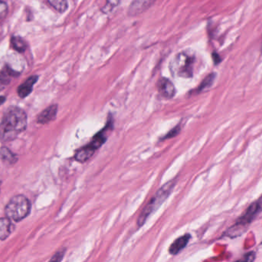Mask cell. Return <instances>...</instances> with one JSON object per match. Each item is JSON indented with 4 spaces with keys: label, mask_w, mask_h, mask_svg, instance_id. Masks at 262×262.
<instances>
[{
    "label": "cell",
    "mask_w": 262,
    "mask_h": 262,
    "mask_svg": "<svg viewBox=\"0 0 262 262\" xmlns=\"http://www.w3.org/2000/svg\"><path fill=\"white\" fill-rule=\"evenodd\" d=\"M27 126V115L18 107H10L6 110L0 123V140L3 142L15 139Z\"/></svg>",
    "instance_id": "obj_1"
},
{
    "label": "cell",
    "mask_w": 262,
    "mask_h": 262,
    "mask_svg": "<svg viewBox=\"0 0 262 262\" xmlns=\"http://www.w3.org/2000/svg\"><path fill=\"white\" fill-rule=\"evenodd\" d=\"M177 184L176 179L171 180L168 182L166 184L163 185L157 192H156L154 196L149 200V203L145 206L143 210L142 211L141 214L137 219V226L141 227L146 223L148 217L154 212L157 210L160 207L162 204L166 201V198L170 195L173 191L174 187Z\"/></svg>",
    "instance_id": "obj_2"
},
{
    "label": "cell",
    "mask_w": 262,
    "mask_h": 262,
    "mask_svg": "<svg viewBox=\"0 0 262 262\" xmlns=\"http://www.w3.org/2000/svg\"><path fill=\"white\" fill-rule=\"evenodd\" d=\"M195 58L192 54L184 51L175 55L169 68L173 76L189 78L193 76Z\"/></svg>",
    "instance_id": "obj_3"
},
{
    "label": "cell",
    "mask_w": 262,
    "mask_h": 262,
    "mask_svg": "<svg viewBox=\"0 0 262 262\" xmlns=\"http://www.w3.org/2000/svg\"><path fill=\"white\" fill-rule=\"evenodd\" d=\"M31 210V204L29 199L24 195H16L9 201L5 212L9 219L20 221L29 215Z\"/></svg>",
    "instance_id": "obj_4"
},
{
    "label": "cell",
    "mask_w": 262,
    "mask_h": 262,
    "mask_svg": "<svg viewBox=\"0 0 262 262\" xmlns=\"http://www.w3.org/2000/svg\"><path fill=\"white\" fill-rule=\"evenodd\" d=\"M157 89L163 98L171 99L176 94V89L170 80L166 78H161L157 83Z\"/></svg>",
    "instance_id": "obj_5"
},
{
    "label": "cell",
    "mask_w": 262,
    "mask_h": 262,
    "mask_svg": "<svg viewBox=\"0 0 262 262\" xmlns=\"http://www.w3.org/2000/svg\"><path fill=\"white\" fill-rule=\"evenodd\" d=\"M190 238L191 235L189 234H186V235H183V236L179 237L169 246V254L172 255H178L181 251H183L186 247Z\"/></svg>",
    "instance_id": "obj_6"
},
{
    "label": "cell",
    "mask_w": 262,
    "mask_h": 262,
    "mask_svg": "<svg viewBox=\"0 0 262 262\" xmlns=\"http://www.w3.org/2000/svg\"><path fill=\"white\" fill-rule=\"evenodd\" d=\"M57 112H58V106L52 105L40 113L37 118V122L40 124H47L56 118Z\"/></svg>",
    "instance_id": "obj_7"
},
{
    "label": "cell",
    "mask_w": 262,
    "mask_h": 262,
    "mask_svg": "<svg viewBox=\"0 0 262 262\" xmlns=\"http://www.w3.org/2000/svg\"><path fill=\"white\" fill-rule=\"evenodd\" d=\"M38 78V77L37 75H32L18 88L17 92L20 98H26L32 92L34 85L37 83Z\"/></svg>",
    "instance_id": "obj_8"
},
{
    "label": "cell",
    "mask_w": 262,
    "mask_h": 262,
    "mask_svg": "<svg viewBox=\"0 0 262 262\" xmlns=\"http://www.w3.org/2000/svg\"><path fill=\"white\" fill-rule=\"evenodd\" d=\"M13 231V225L9 218H0V240H5Z\"/></svg>",
    "instance_id": "obj_9"
},
{
    "label": "cell",
    "mask_w": 262,
    "mask_h": 262,
    "mask_svg": "<svg viewBox=\"0 0 262 262\" xmlns=\"http://www.w3.org/2000/svg\"><path fill=\"white\" fill-rule=\"evenodd\" d=\"M247 228L248 226H246V225L242 224V223L237 221L234 226L229 228V230L226 232V235L231 238H235L236 237L241 236L246 232Z\"/></svg>",
    "instance_id": "obj_10"
},
{
    "label": "cell",
    "mask_w": 262,
    "mask_h": 262,
    "mask_svg": "<svg viewBox=\"0 0 262 262\" xmlns=\"http://www.w3.org/2000/svg\"><path fill=\"white\" fill-rule=\"evenodd\" d=\"M0 158L4 163H9V164H14L17 161L16 155H14L7 148H2L0 149Z\"/></svg>",
    "instance_id": "obj_11"
},
{
    "label": "cell",
    "mask_w": 262,
    "mask_h": 262,
    "mask_svg": "<svg viewBox=\"0 0 262 262\" xmlns=\"http://www.w3.org/2000/svg\"><path fill=\"white\" fill-rule=\"evenodd\" d=\"M11 44L12 48L18 52H23L27 48V43L19 36H13L11 38Z\"/></svg>",
    "instance_id": "obj_12"
},
{
    "label": "cell",
    "mask_w": 262,
    "mask_h": 262,
    "mask_svg": "<svg viewBox=\"0 0 262 262\" xmlns=\"http://www.w3.org/2000/svg\"><path fill=\"white\" fill-rule=\"evenodd\" d=\"M47 1L55 10L61 13L66 12L69 7V4L66 0H47Z\"/></svg>",
    "instance_id": "obj_13"
},
{
    "label": "cell",
    "mask_w": 262,
    "mask_h": 262,
    "mask_svg": "<svg viewBox=\"0 0 262 262\" xmlns=\"http://www.w3.org/2000/svg\"><path fill=\"white\" fill-rule=\"evenodd\" d=\"M215 73H212L208 75V76L202 82L201 84H200V86H199L198 89H197L196 92H203V90H205V89L211 87L212 85L213 84L214 81H215Z\"/></svg>",
    "instance_id": "obj_14"
},
{
    "label": "cell",
    "mask_w": 262,
    "mask_h": 262,
    "mask_svg": "<svg viewBox=\"0 0 262 262\" xmlns=\"http://www.w3.org/2000/svg\"><path fill=\"white\" fill-rule=\"evenodd\" d=\"M180 131H181V126L179 125V126H176L174 129H172V130L169 131V132L163 137V139H169V138H174V137L179 135Z\"/></svg>",
    "instance_id": "obj_15"
},
{
    "label": "cell",
    "mask_w": 262,
    "mask_h": 262,
    "mask_svg": "<svg viewBox=\"0 0 262 262\" xmlns=\"http://www.w3.org/2000/svg\"><path fill=\"white\" fill-rule=\"evenodd\" d=\"M64 253H66V249L59 251V252H57V253L52 257L51 261H61V260L63 259V258H64Z\"/></svg>",
    "instance_id": "obj_16"
},
{
    "label": "cell",
    "mask_w": 262,
    "mask_h": 262,
    "mask_svg": "<svg viewBox=\"0 0 262 262\" xmlns=\"http://www.w3.org/2000/svg\"><path fill=\"white\" fill-rule=\"evenodd\" d=\"M7 5L4 2L0 1V18H4L7 13Z\"/></svg>",
    "instance_id": "obj_17"
},
{
    "label": "cell",
    "mask_w": 262,
    "mask_h": 262,
    "mask_svg": "<svg viewBox=\"0 0 262 262\" xmlns=\"http://www.w3.org/2000/svg\"><path fill=\"white\" fill-rule=\"evenodd\" d=\"M255 259V252H252L246 254L244 256V258L242 259V261H253Z\"/></svg>",
    "instance_id": "obj_18"
},
{
    "label": "cell",
    "mask_w": 262,
    "mask_h": 262,
    "mask_svg": "<svg viewBox=\"0 0 262 262\" xmlns=\"http://www.w3.org/2000/svg\"><path fill=\"white\" fill-rule=\"evenodd\" d=\"M107 1L108 4L112 6V7H115L120 3V0H107Z\"/></svg>",
    "instance_id": "obj_19"
},
{
    "label": "cell",
    "mask_w": 262,
    "mask_h": 262,
    "mask_svg": "<svg viewBox=\"0 0 262 262\" xmlns=\"http://www.w3.org/2000/svg\"><path fill=\"white\" fill-rule=\"evenodd\" d=\"M5 101H6V98L4 96H0V106L5 103Z\"/></svg>",
    "instance_id": "obj_20"
},
{
    "label": "cell",
    "mask_w": 262,
    "mask_h": 262,
    "mask_svg": "<svg viewBox=\"0 0 262 262\" xmlns=\"http://www.w3.org/2000/svg\"><path fill=\"white\" fill-rule=\"evenodd\" d=\"M257 201H258V205H259L260 208H261L262 210V196L260 197Z\"/></svg>",
    "instance_id": "obj_21"
},
{
    "label": "cell",
    "mask_w": 262,
    "mask_h": 262,
    "mask_svg": "<svg viewBox=\"0 0 262 262\" xmlns=\"http://www.w3.org/2000/svg\"><path fill=\"white\" fill-rule=\"evenodd\" d=\"M261 50H262V46H261Z\"/></svg>",
    "instance_id": "obj_22"
}]
</instances>
